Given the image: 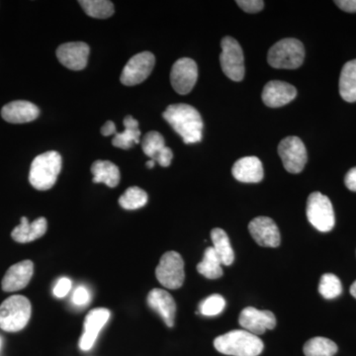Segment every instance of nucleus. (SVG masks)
Returning a JSON list of instances; mask_svg holds the SVG:
<instances>
[{
  "label": "nucleus",
  "mask_w": 356,
  "mask_h": 356,
  "mask_svg": "<svg viewBox=\"0 0 356 356\" xmlns=\"http://www.w3.org/2000/svg\"><path fill=\"white\" fill-rule=\"evenodd\" d=\"M163 116L185 144H196L202 140L203 120L200 113L191 105L184 103L170 105Z\"/></svg>",
  "instance_id": "nucleus-1"
},
{
  "label": "nucleus",
  "mask_w": 356,
  "mask_h": 356,
  "mask_svg": "<svg viewBox=\"0 0 356 356\" xmlns=\"http://www.w3.org/2000/svg\"><path fill=\"white\" fill-rule=\"evenodd\" d=\"M214 346L222 355L232 356H259L264 348L259 337L245 330H234L216 337Z\"/></svg>",
  "instance_id": "nucleus-2"
},
{
  "label": "nucleus",
  "mask_w": 356,
  "mask_h": 356,
  "mask_svg": "<svg viewBox=\"0 0 356 356\" xmlns=\"http://www.w3.org/2000/svg\"><path fill=\"white\" fill-rule=\"evenodd\" d=\"M62 170V156L58 152H47L36 156L30 168L29 181L38 191H48L57 182Z\"/></svg>",
  "instance_id": "nucleus-3"
},
{
  "label": "nucleus",
  "mask_w": 356,
  "mask_h": 356,
  "mask_svg": "<svg viewBox=\"0 0 356 356\" xmlns=\"http://www.w3.org/2000/svg\"><path fill=\"white\" fill-rule=\"evenodd\" d=\"M32 306L25 296L9 297L0 305V329L8 332L24 329L31 318Z\"/></svg>",
  "instance_id": "nucleus-4"
},
{
  "label": "nucleus",
  "mask_w": 356,
  "mask_h": 356,
  "mask_svg": "<svg viewBox=\"0 0 356 356\" xmlns=\"http://www.w3.org/2000/svg\"><path fill=\"white\" fill-rule=\"evenodd\" d=\"M305 58V48L297 39L280 40L268 51L267 62L274 69L295 70L301 67Z\"/></svg>",
  "instance_id": "nucleus-5"
},
{
  "label": "nucleus",
  "mask_w": 356,
  "mask_h": 356,
  "mask_svg": "<svg viewBox=\"0 0 356 356\" xmlns=\"http://www.w3.org/2000/svg\"><path fill=\"white\" fill-rule=\"evenodd\" d=\"M307 218L312 226L318 231L322 233L331 232L336 224V219L329 197L321 192L310 194L307 201Z\"/></svg>",
  "instance_id": "nucleus-6"
},
{
  "label": "nucleus",
  "mask_w": 356,
  "mask_h": 356,
  "mask_svg": "<svg viewBox=\"0 0 356 356\" xmlns=\"http://www.w3.org/2000/svg\"><path fill=\"white\" fill-rule=\"evenodd\" d=\"M156 280L166 289L175 290L184 285V261L177 252H168L161 257L156 269Z\"/></svg>",
  "instance_id": "nucleus-7"
},
{
  "label": "nucleus",
  "mask_w": 356,
  "mask_h": 356,
  "mask_svg": "<svg viewBox=\"0 0 356 356\" xmlns=\"http://www.w3.org/2000/svg\"><path fill=\"white\" fill-rule=\"evenodd\" d=\"M220 63L222 72L234 81H243L245 76V58L242 47L236 40L227 36L221 42Z\"/></svg>",
  "instance_id": "nucleus-8"
},
{
  "label": "nucleus",
  "mask_w": 356,
  "mask_h": 356,
  "mask_svg": "<svg viewBox=\"0 0 356 356\" xmlns=\"http://www.w3.org/2000/svg\"><path fill=\"white\" fill-rule=\"evenodd\" d=\"M156 58L149 51H143L130 58L124 67L120 81L124 86H133L146 81L154 67Z\"/></svg>",
  "instance_id": "nucleus-9"
},
{
  "label": "nucleus",
  "mask_w": 356,
  "mask_h": 356,
  "mask_svg": "<svg viewBox=\"0 0 356 356\" xmlns=\"http://www.w3.org/2000/svg\"><path fill=\"white\" fill-rule=\"evenodd\" d=\"M278 154L288 172L299 173L305 168L308 159L307 149L298 137H287L281 140L278 146Z\"/></svg>",
  "instance_id": "nucleus-10"
},
{
  "label": "nucleus",
  "mask_w": 356,
  "mask_h": 356,
  "mask_svg": "<svg viewBox=\"0 0 356 356\" xmlns=\"http://www.w3.org/2000/svg\"><path fill=\"white\" fill-rule=\"evenodd\" d=\"M198 79V67L192 58H182L172 65L170 83L178 95L191 92Z\"/></svg>",
  "instance_id": "nucleus-11"
},
{
  "label": "nucleus",
  "mask_w": 356,
  "mask_h": 356,
  "mask_svg": "<svg viewBox=\"0 0 356 356\" xmlns=\"http://www.w3.org/2000/svg\"><path fill=\"white\" fill-rule=\"evenodd\" d=\"M248 231L255 242L261 247H280L281 242L280 229L271 218H254L248 225Z\"/></svg>",
  "instance_id": "nucleus-12"
},
{
  "label": "nucleus",
  "mask_w": 356,
  "mask_h": 356,
  "mask_svg": "<svg viewBox=\"0 0 356 356\" xmlns=\"http://www.w3.org/2000/svg\"><path fill=\"white\" fill-rule=\"evenodd\" d=\"M241 327L255 336L264 334L266 330H273L276 325V318L273 312L261 311L248 307L243 309L238 318Z\"/></svg>",
  "instance_id": "nucleus-13"
},
{
  "label": "nucleus",
  "mask_w": 356,
  "mask_h": 356,
  "mask_svg": "<svg viewBox=\"0 0 356 356\" xmlns=\"http://www.w3.org/2000/svg\"><path fill=\"white\" fill-rule=\"evenodd\" d=\"M89 47L83 42H70L60 44L57 57L60 64L72 70H81L88 65Z\"/></svg>",
  "instance_id": "nucleus-14"
},
{
  "label": "nucleus",
  "mask_w": 356,
  "mask_h": 356,
  "mask_svg": "<svg viewBox=\"0 0 356 356\" xmlns=\"http://www.w3.org/2000/svg\"><path fill=\"white\" fill-rule=\"evenodd\" d=\"M110 312L105 308L91 310L84 321V332L79 341L81 350L88 351L92 348L102 327L108 322Z\"/></svg>",
  "instance_id": "nucleus-15"
},
{
  "label": "nucleus",
  "mask_w": 356,
  "mask_h": 356,
  "mask_svg": "<svg viewBox=\"0 0 356 356\" xmlns=\"http://www.w3.org/2000/svg\"><path fill=\"white\" fill-rule=\"evenodd\" d=\"M297 90L291 84L284 81H269L262 91V100L266 106L271 108L284 106L296 97Z\"/></svg>",
  "instance_id": "nucleus-16"
},
{
  "label": "nucleus",
  "mask_w": 356,
  "mask_h": 356,
  "mask_svg": "<svg viewBox=\"0 0 356 356\" xmlns=\"http://www.w3.org/2000/svg\"><path fill=\"white\" fill-rule=\"evenodd\" d=\"M33 273H34V264L31 261H24L14 264L6 271L2 280V289L6 292L19 291L29 284Z\"/></svg>",
  "instance_id": "nucleus-17"
},
{
  "label": "nucleus",
  "mask_w": 356,
  "mask_h": 356,
  "mask_svg": "<svg viewBox=\"0 0 356 356\" xmlns=\"http://www.w3.org/2000/svg\"><path fill=\"white\" fill-rule=\"evenodd\" d=\"M147 304L163 318L168 327H172L175 325L177 305L172 295L166 290L154 288L147 295Z\"/></svg>",
  "instance_id": "nucleus-18"
},
{
  "label": "nucleus",
  "mask_w": 356,
  "mask_h": 356,
  "mask_svg": "<svg viewBox=\"0 0 356 356\" xmlns=\"http://www.w3.org/2000/svg\"><path fill=\"white\" fill-rule=\"evenodd\" d=\"M40 110L36 105L24 100L8 103L1 110V116L8 123H29L38 118Z\"/></svg>",
  "instance_id": "nucleus-19"
},
{
  "label": "nucleus",
  "mask_w": 356,
  "mask_h": 356,
  "mask_svg": "<svg viewBox=\"0 0 356 356\" xmlns=\"http://www.w3.org/2000/svg\"><path fill=\"white\" fill-rule=\"evenodd\" d=\"M232 173L238 181L257 184L264 179V166L257 156H245L236 161Z\"/></svg>",
  "instance_id": "nucleus-20"
},
{
  "label": "nucleus",
  "mask_w": 356,
  "mask_h": 356,
  "mask_svg": "<svg viewBox=\"0 0 356 356\" xmlns=\"http://www.w3.org/2000/svg\"><path fill=\"white\" fill-rule=\"evenodd\" d=\"M48 229V222L44 218L41 217L30 224L27 218H21V224L16 227L11 233V236L15 242L26 243L38 240L43 236Z\"/></svg>",
  "instance_id": "nucleus-21"
},
{
  "label": "nucleus",
  "mask_w": 356,
  "mask_h": 356,
  "mask_svg": "<svg viewBox=\"0 0 356 356\" xmlns=\"http://www.w3.org/2000/svg\"><path fill=\"white\" fill-rule=\"evenodd\" d=\"M93 182L104 184L107 186L116 187L120 182V170L118 166L109 161H96L91 166Z\"/></svg>",
  "instance_id": "nucleus-22"
},
{
  "label": "nucleus",
  "mask_w": 356,
  "mask_h": 356,
  "mask_svg": "<svg viewBox=\"0 0 356 356\" xmlns=\"http://www.w3.org/2000/svg\"><path fill=\"white\" fill-rule=\"evenodd\" d=\"M124 126L125 130L122 133H117L112 140V144L114 147L119 149H131L134 145L139 144L140 131L139 129V122L136 120L131 115L125 117L124 119Z\"/></svg>",
  "instance_id": "nucleus-23"
},
{
  "label": "nucleus",
  "mask_w": 356,
  "mask_h": 356,
  "mask_svg": "<svg viewBox=\"0 0 356 356\" xmlns=\"http://www.w3.org/2000/svg\"><path fill=\"white\" fill-rule=\"evenodd\" d=\"M339 95L346 102H356V60L346 63L341 70Z\"/></svg>",
  "instance_id": "nucleus-24"
},
{
  "label": "nucleus",
  "mask_w": 356,
  "mask_h": 356,
  "mask_svg": "<svg viewBox=\"0 0 356 356\" xmlns=\"http://www.w3.org/2000/svg\"><path fill=\"white\" fill-rule=\"evenodd\" d=\"M211 238H212L213 248L221 259L222 266H232L235 261V254L226 232L220 228L213 229L211 232Z\"/></svg>",
  "instance_id": "nucleus-25"
},
{
  "label": "nucleus",
  "mask_w": 356,
  "mask_h": 356,
  "mask_svg": "<svg viewBox=\"0 0 356 356\" xmlns=\"http://www.w3.org/2000/svg\"><path fill=\"white\" fill-rule=\"evenodd\" d=\"M222 261L213 247L206 248L202 261L197 264V271L208 280H218L222 276Z\"/></svg>",
  "instance_id": "nucleus-26"
},
{
  "label": "nucleus",
  "mask_w": 356,
  "mask_h": 356,
  "mask_svg": "<svg viewBox=\"0 0 356 356\" xmlns=\"http://www.w3.org/2000/svg\"><path fill=\"white\" fill-rule=\"evenodd\" d=\"M303 350L306 356H334L337 353V346L327 337H316L307 341Z\"/></svg>",
  "instance_id": "nucleus-27"
},
{
  "label": "nucleus",
  "mask_w": 356,
  "mask_h": 356,
  "mask_svg": "<svg viewBox=\"0 0 356 356\" xmlns=\"http://www.w3.org/2000/svg\"><path fill=\"white\" fill-rule=\"evenodd\" d=\"M83 10L88 16L97 19H106L114 14V6L107 0H81Z\"/></svg>",
  "instance_id": "nucleus-28"
},
{
  "label": "nucleus",
  "mask_w": 356,
  "mask_h": 356,
  "mask_svg": "<svg viewBox=\"0 0 356 356\" xmlns=\"http://www.w3.org/2000/svg\"><path fill=\"white\" fill-rule=\"evenodd\" d=\"M147 202V192L140 187H129L125 193L119 198V204L126 210H137L144 207Z\"/></svg>",
  "instance_id": "nucleus-29"
},
{
  "label": "nucleus",
  "mask_w": 356,
  "mask_h": 356,
  "mask_svg": "<svg viewBox=\"0 0 356 356\" xmlns=\"http://www.w3.org/2000/svg\"><path fill=\"white\" fill-rule=\"evenodd\" d=\"M318 292L325 299H334L343 292L341 280L332 273H325L321 277Z\"/></svg>",
  "instance_id": "nucleus-30"
},
{
  "label": "nucleus",
  "mask_w": 356,
  "mask_h": 356,
  "mask_svg": "<svg viewBox=\"0 0 356 356\" xmlns=\"http://www.w3.org/2000/svg\"><path fill=\"white\" fill-rule=\"evenodd\" d=\"M165 147V138L163 137L161 134L152 131L145 136L144 139L142 140V149L146 156L154 159L156 158V154Z\"/></svg>",
  "instance_id": "nucleus-31"
},
{
  "label": "nucleus",
  "mask_w": 356,
  "mask_h": 356,
  "mask_svg": "<svg viewBox=\"0 0 356 356\" xmlns=\"http://www.w3.org/2000/svg\"><path fill=\"white\" fill-rule=\"evenodd\" d=\"M226 307V300L219 294L211 295L199 304V312L203 316L213 317L219 315Z\"/></svg>",
  "instance_id": "nucleus-32"
},
{
  "label": "nucleus",
  "mask_w": 356,
  "mask_h": 356,
  "mask_svg": "<svg viewBox=\"0 0 356 356\" xmlns=\"http://www.w3.org/2000/svg\"><path fill=\"white\" fill-rule=\"evenodd\" d=\"M236 4L248 13H259L264 6V2L261 0H238Z\"/></svg>",
  "instance_id": "nucleus-33"
},
{
  "label": "nucleus",
  "mask_w": 356,
  "mask_h": 356,
  "mask_svg": "<svg viewBox=\"0 0 356 356\" xmlns=\"http://www.w3.org/2000/svg\"><path fill=\"white\" fill-rule=\"evenodd\" d=\"M70 288H72V281L67 277L60 278L54 288V295L58 298H64L69 294Z\"/></svg>",
  "instance_id": "nucleus-34"
},
{
  "label": "nucleus",
  "mask_w": 356,
  "mask_h": 356,
  "mask_svg": "<svg viewBox=\"0 0 356 356\" xmlns=\"http://www.w3.org/2000/svg\"><path fill=\"white\" fill-rule=\"evenodd\" d=\"M90 300L88 290L86 287H77L74 295H72V302L77 306L86 305Z\"/></svg>",
  "instance_id": "nucleus-35"
},
{
  "label": "nucleus",
  "mask_w": 356,
  "mask_h": 356,
  "mask_svg": "<svg viewBox=\"0 0 356 356\" xmlns=\"http://www.w3.org/2000/svg\"><path fill=\"white\" fill-rule=\"evenodd\" d=\"M172 158L173 153L172 149H170V147H163L158 154H156L154 161H156V163H158L159 165L166 168V166H168L172 163Z\"/></svg>",
  "instance_id": "nucleus-36"
},
{
  "label": "nucleus",
  "mask_w": 356,
  "mask_h": 356,
  "mask_svg": "<svg viewBox=\"0 0 356 356\" xmlns=\"http://www.w3.org/2000/svg\"><path fill=\"white\" fill-rule=\"evenodd\" d=\"M334 3L346 13H356V0H337Z\"/></svg>",
  "instance_id": "nucleus-37"
},
{
  "label": "nucleus",
  "mask_w": 356,
  "mask_h": 356,
  "mask_svg": "<svg viewBox=\"0 0 356 356\" xmlns=\"http://www.w3.org/2000/svg\"><path fill=\"white\" fill-rule=\"evenodd\" d=\"M344 184L350 191L356 192V168H351L346 173V178H344Z\"/></svg>",
  "instance_id": "nucleus-38"
},
{
  "label": "nucleus",
  "mask_w": 356,
  "mask_h": 356,
  "mask_svg": "<svg viewBox=\"0 0 356 356\" xmlns=\"http://www.w3.org/2000/svg\"><path fill=\"white\" fill-rule=\"evenodd\" d=\"M102 134L103 136H105V137L116 135V127H115L114 122L107 121L105 125L102 128Z\"/></svg>",
  "instance_id": "nucleus-39"
},
{
  "label": "nucleus",
  "mask_w": 356,
  "mask_h": 356,
  "mask_svg": "<svg viewBox=\"0 0 356 356\" xmlns=\"http://www.w3.org/2000/svg\"><path fill=\"white\" fill-rule=\"evenodd\" d=\"M350 294L356 299V281L353 283L350 287Z\"/></svg>",
  "instance_id": "nucleus-40"
},
{
  "label": "nucleus",
  "mask_w": 356,
  "mask_h": 356,
  "mask_svg": "<svg viewBox=\"0 0 356 356\" xmlns=\"http://www.w3.org/2000/svg\"><path fill=\"white\" fill-rule=\"evenodd\" d=\"M154 165H156V161H154V159H151V161H147V168H153Z\"/></svg>",
  "instance_id": "nucleus-41"
},
{
  "label": "nucleus",
  "mask_w": 356,
  "mask_h": 356,
  "mask_svg": "<svg viewBox=\"0 0 356 356\" xmlns=\"http://www.w3.org/2000/svg\"><path fill=\"white\" fill-rule=\"evenodd\" d=\"M0 348H1V339H0Z\"/></svg>",
  "instance_id": "nucleus-42"
}]
</instances>
